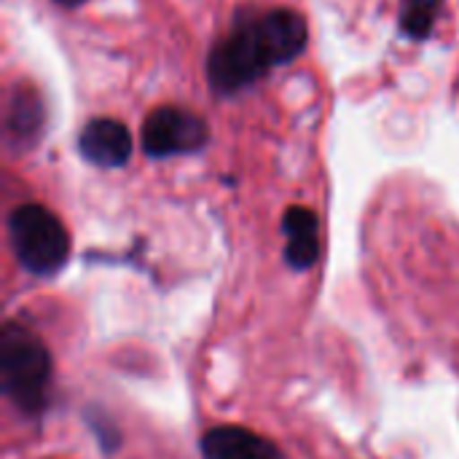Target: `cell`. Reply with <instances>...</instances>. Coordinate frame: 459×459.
<instances>
[{
	"label": "cell",
	"mask_w": 459,
	"mask_h": 459,
	"mask_svg": "<svg viewBox=\"0 0 459 459\" xmlns=\"http://www.w3.org/2000/svg\"><path fill=\"white\" fill-rule=\"evenodd\" d=\"M438 13H441V0H403L398 13L401 30L414 40H425L436 27Z\"/></svg>",
	"instance_id": "10"
},
{
	"label": "cell",
	"mask_w": 459,
	"mask_h": 459,
	"mask_svg": "<svg viewBox=\"0 0 459 459\" xmlns=\"http://www.w3.org/2000/svg\"><path fill=\"white\" fill-rule=\"evenodd\" d=\"M43 118H46V113H43V102H40L38 91L30 86H16L5 105L8 137H13L19 145H30L40 134Z\"/></svg>",
	"instance_id": "9"
},
{
	"label": "cell",
	"mask_w": 459,
	"mask_h": 459,
	"mask_svg": "<svg viewBox=\"0 0 459 459\" xmlns=\"http://www.w3.org/2000/svg\"><path fill=\"white\" fill-rule=\"evenodd\" d=\"M54 3H59V5H65V8H75V5H81V3H86V0H54Z\"/></svg>",
	"instance_id": "11"
},
{
	"label": "cell",
	"mask_w": 459,
	"mask_h": 459,
	"mask_svg": "<svg viewBox=\"0 0 459 459\" xmlns=\"http://www.w3.org/2000/svg\"><path fill=\"white\" fill-rule=\"evenodd\" d=\"M143 151L151 159H169L196 153L210 143L207 121L186 108L164 105L156 108L143 124Z\"/></svg>",
	"instance_id": "4"
},
{
	"label": "cell",
	"mask_w": 459,
	"mask_h": 459,
	"mask_svg": "<svg viewBox=\"0 0 459 459\" xmlns=\"http://www.w3.org/2000/svg\"><path fill=\"white\" fill-rule=\"evenodd\" d=\"M274 67L269 48L261 38L258 19L239 16L234 27L210 48L207 56V81L215 94H237L253 86Z\"/></svg>",
	"instance_id": "2"
},
{
	"label": "cell",
	"mask_w": 459,
	"mask_h": 459,
	"mask_svg": "<svg viewBox=\"0 0 459 459\" xmlns=\"http://www.w3.org/2000/svg\"><path fill=\"white\" fill-rule=\"evenodd\" d=\"M8 239L19 266L35 277L56 274L70 258L65 223L43 204H19L8 215Z\"/></svg>",
	"instance_id": "3"
},
{
	"label": "cell",
	"mask_w": 459,
	"mask_h": 459,
	"mask_svg": "<svg viewBox=\"0 0 459 459\" xmlns=\"http://www.w3.org/2000/svg\"><path fill=\"white\" fill-rule=\"evenodd\" d=\"M51 355L24 325L5 323L0 333V390L24 414H40L48 403Z\"/></svg>",
	"instance_id": "1"
},
{
	"label": "cell",
	"mask_w": 459,
	"mask_h": 459,
	"mask_svg": "<svg viewBox=\"0 0 459 459\" xmlns=\"http://www.w3.org/2000/svg\"><path fill=\"white\" fill-rule=\"evenodd\" d=\"M199 446L204 459H282V452L266 436L237 425L207 430Z\"/></svg>",
	"instance_id": "7"
},
{
	"label": "cell",
	"mask_w": 459,
	"mask_h": 459,
	"mask_svg": "<svg viewBox=\"0 0 459 459\" xmlns=\"http://www.w3.org/2000/svg\"><path fill=\"white\" fill-rule=\"evenodd\" d=\"M261 38L269 48V56L277 65H290L296 56L304 54L309 40L307 19L293 8H269L264 13H255Z\"/></svg>",
	"instance_id": "6"
},
{
	"label": "cell",
	"mask_w": 459,
	"mask_h": 459,
	"mask_svg": "<svg viewBox=\"0 0 459 459\" xmlns=\"http://www.w3.org/2000/svg\"><path fill=\"white\" fill-rule=\"evenodd\" d=\"M285 264L296 272L312 269L320 261V221L309 207H288L282 215Z\"/></svg>",
	"instance_id": "8"
},
{
	"label": "cell",
	"mask_w": 459,
	"mask_h": 459,
	"mask_svg": "<svg viewBox=\"0 0 459 459\" xmlns=\"http://www.w3.org/2000/svg\"><path fill=\"white\" fill-rule=\"evenodd\" d=\"M78 151L100 169H118L132 156V134L118 118H91L81 129Z\"/></svg>",
	"instance_id": "5"
}]
</instances>
